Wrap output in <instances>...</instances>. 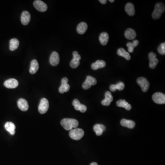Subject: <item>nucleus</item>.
<instances>
[{
    "label": "nucleus",
    "instance_id": "1",
    "mask_svg": "<svg viewBox=\"0 0 165 165\" xmlns=\"http://www.w3.org/2000/svg\"><path fill=\"white\" fill-rule=\"evenodd\" d=\"M61 124L66 130H71L79 126V122L77 120L73 118H64L61 122Z\"/></svg>",
    "mask_w": 165,
    "mask_h": 165
},
{
    "label": "nucleus",
    "instance_id": "2",
    "mask_svg": "<svg viewBox=\"0 0 165 165\" xmlns=\"http://www.w3.org/2000/svg\"><path fill=\"white\" fill-rule=\"evenodd\" d=\"M165 7L163 3L158 2L155 5V9L152 13V18L154 19H158L160 18L162 13L165 11Z\"/></svg>",
    "mask_w": 165,
    "mask_h": 165
},
{
    "label": "nucleus",
    "instance_id": "3",
    "mask_svg": "<svg viewBox=\"0 0 165 165\" xmlns=\"http://www.w3.org/2000/svg\"><path fill=\"white\" fill-rule=\"evenodd\" d=\"M85 132L82 129L75 128L70 131L69 136L72 139L75 140H80L84 136Z\"/></svg>",
    "mask_w": 165,
    "mask_h": 165
},
{
    "label": "nucleus",
    "instance_id": "4",
    "mask_svg": "<svg viewBox=\"0 0 165 165\" xmlns=\"http://www.w3.org/2000/svg\"><path fill=\"white\" fill-rule=\"evenodd\" d=\"M49 107V104L47 99L46 98H42L40 100L39 106L38 107V110L40 114H43L47 112Z\"/></svg>",
    "mask_w": 165,
    "mask_h": 165
},
{
    "label": "nucleus",
    "instance_id": "5",
    "mask_svg": "<svg viewBox=\"0 0 165 165\" xmlns=\"http://www.w3.org/2000/svg\"><path fill=\"white\" fill-rule=\"evenodd\" d=\"M97 80L95 78L91 76H87L86 80L82 85V89L86 90L90 89L92 85H95L96 84Z\"/></svg>",
    "mask_w": 165,
    "mask_h": 165
},
{
    "label": "nucleus",
    "instance_id": "6",
    "mask_svg": "<svg viewBox=\"0 0 165 165\" xmlns=\"http://www.w3.org/2000/svg\"><path fill=\"white\" fill-rule=\"evenodd\" d=\"M137 82L144 92H146L149 90L150 83L146 78L144 77L138 78L137 80Z\"/></svg>",
    "mask_w": 165,
    "mask_h": 165
},
{
    "label": "nucleus",
    "instance_id": "7",
    "mask_svg": "<svg viewBox=\"0 0 165 165\" xmlns=\"http://www.w3.org/2000/svg\"><path fill=\"white\" fill-rule=\"evenodd\" d=\"M152 98L156 104H164L165 103V95L162 93H156L152 96Z\"/></svg>",
    "mask_w": 165,
    "mask_h": 165
},
{
    "label": "nucleus",
    "instance_id": "8",
    "mask_svg": "<svg viewBox=\"0 0 165 165\" xmlns=\"http://www.w3.org/2000/svg\"><path fill=\"white\" fill-rule=\"evenodd\" d=\"M148 57L150 60V68L151 69H155L159 62V60L156 58V55L155 53L151 52L149 54Z\"/></svg>",
    "mask_w": 165,
    "mask_h": 165
},
{
    "label": "nucleus",
    "instance_id": "9",
    "mask_svg": "<svg viewBox=\"0 0 165 165\" xmlns=\"http://www.w3.org/2000/svg\"><path fill=\"white\" fill-rule=\"evenodd\" d=\"M34 6L38 11L41 12H44L47 9V6L44 2L39 0L35 1L34 2Z\"/></svg>",
    "mask_w": 165,
    "mask_h": 165
},
{
    "label": "nucleus",
    "instance_id": "10",
    "mask_svg": "<svg viewBox=\"0 0 165 165\" xmlns=\"http://www.w3.org/2000/svg\"><path fill=\"white\" fill-rule=\"evenodd\" d=\"M73 106L77 111H80L81 112L84 113L87 111V107L83 104H81L78 99H74L73 101Z\"/></svg>",
    "mask_w": 165,
    "mask_h": 165
},
{
    "label": "nucleus",
    "instance_id": "11",
    "mask_svg": "<svg viewBox=\"0 0 165 165\" xmlns=\"http://www.w3.org/2000/svg\"><path fill=\"white\" fill-rule=\"evenodd\" d=\"M4 85L8 89H14L18 86V82L16 79H10L5 81Z\"/></svg>",
    "mask_w": 165,
    "mask_h": 165
},
{
    "label": "nucleus",
    "instance_id": "12",
    "mask_svg": "<svg viewBox=\"0 0 165 165\" xmlns=\"http://www.w3.org/2000/svg\"><path fill=\"white\" fill-rule=\"evenodd\" d=\"M59 61L60 57L58 53L56 51H54L51 54L50 59V64L53 66H55L58 64Z\"/></svg>",
    "mask_w": 165,
    "mask_h": 165
},
{
    "label": "nucleus",
    "instance_id": "13",
    "mask_svg": "<svg viewBox=\"0 0 165 165\" xmlns=\"http://www.w3.org/2000/svg\"><path fill=\"white\" fill-rule=\"evenodd\" d=\"M31 19L30 13L27 11H24L22 13L21 21L23 25H27L28 24Z\"/></svg>",
    "mask_w": 165,
    "mask_h": 165
},
{
    "label": "nucleus",
    "instance_id": "14",
    "mask_svg": "<svg viewBox=\"0 0 165 165\" xmlns=\"http://www.w3.org/2000/svg\"><path fill=\"white\" fill-rule=\"evenodd\" d=\"M105 98L101 101L102 105L103 106H109L113 100L111 92L107 91L105 93Z\"/></svg>",
    "mask_w": 165,
    "mask_h": 165
},
{
    "label": "nucleus",
    "instance_id": "15",
    "mask_svg": "<svg viewBox=\"0 0 165 165\" xmlns=\"http://www.w3.org/2000/svg\"><path fill=\"white\" fill-rule=\"evenodd\" d=\"M18 106L19 109L23 112H25L28 110V102L26 100L23 98H21L18 100Z\"/></svg>",
    "mask_w": 165,
    "mask_h": 165
},
{
    "label": "nucleus",
    "instance_id": "16",
    "mask_svg": "<svg viewBox=\"0 0 165 165\" xmlns=\"http://www.w3.org/2000/svg\"><path fill=\"white\" fill-rule=\"evenodd\" d=\"M94 131L97 136H100L106 130V127L103 124H96L93 127Z\"/></svg>",
    "mask_w": 165,
    "mask_h": 165
},
{
    "label": "nucleus",
    "instance_id": "17",
    "mask_svg": "<svg viewBox=\"0 0 165 165\" xmlns=\"http://www.w3.org/2000/svg\"><path fill=\"white\" fill-rule=\"evenodd\" d=\"M125 37L128 39L133 40L136 37V33L134 29L131 28H128L125 31Z\"/></svg>",
    "mask_w": 165,
    "mask_h": 165
},
{
    "label": "nucleus",
    "instance_id": "18",
    "mask_svg": "<svg viewBox=\"0 0 165 165\" xmlns=\"http://www.w3.org/2000/svg\"><path fill=\"white\" fill-rule=\"evenodd\" d=\"M106 63L104 61L97 60L91 65V68L93 70H96L98 69H102L106 66Z\"/></svg>",
    "mask_w": 165,
    "mask_h": 165
},
{
    "label": "nucleus",
    "instance_id": "19",
    "mask_svg": "<svg viewBox=\"0 0 165 165\" xmlns=\"http://www.w3.org/2000/svg\"><path fill=\"white\" fill-rule=\"evenodd\" d=\"M126 12L130 16H133L135 14V9L133 3L128 2L126 5L125 7Z\"/></svg>",
    "mask_w": 165,
    "mask_h": 165
},
{
    "label": "nucleus",
    "instance_id": "20",
    "mask_svg": "<svg viewBox=\"0 0 165 165\" xmlns=\"http://www.w3.org/2000/svg\"><path fill=\"white\" fill-rule=\"evenodd\" d=\"M6 130L10 133V134L13 135L15 133L16 126L12 122H7L5 124Z\"/></svg>",
    "mask_w": 165,
    "mask_h": 165
},
{
    "label": "nucleus",
    "instance_id": "21",
    "mask_svg": "<svg viewBox=\"0 0 165 165\" xmlns=\"http://www.w3.org/2000/svg\"><path fill=\"white\" fill-rule=\"evenodd\" d=\"M121 124L123 127H127L129 128L132 129L135 126V123L132 120L123 119L121 121Z\"/></svg>",
    "mask_w": 165,
    "mask_h": 165
},
{
    "label": "nucleus",
    "instance_id": "22",
    "mask_svg": "<svg viewBox=\"0 0 165 165\" xmlns=\"http://www.w3.org/2000/svg\"><path fill=\"white\" fill-rule=\"evenodd\" d=\"M39 69V64L37 60L34 59L32 61L29 69V73L32 74H35L37 72Z\"/></svg>",
    "mask_w": 165,
    "mask_h": 165
},
{
    "label": "nucleus",
    "instance_id": "23",
    "mask_svg": "<svg viewBox=\"0 0 165 165\" xmlns=\"http://www.w3.org/2000/svg\"><path fill=\"white\" fill-rule=\"evenodd\" d=\"M88 25L85 22H81L78 24L77 27V31L79 34H85L87 30Z\"/></svg>",
    "mask_w": 165,
    "mask_h": 165
},
{
    "label": "nucleus",
    "instance_id": "24",
    "mask_svg": "<svg viewBox=\"0 0 165 165\" xmlns=\"http://www.w3.org/2000/svg\"><path fill=\"white\" fill-rule=\"evenodd\" d=\"M117 105L118 107L124 108L126 110H128V111L131 110V108H132L131 105L129 104L127 102L124 100H120L118 101L117 102Z\"/></svg>",
    "mask_w": 165,
    "mask_h": 165
},
{
    "label": "nucleus",
    "instance_id": "25",
    "mask_svg": "<svg viewBox=\"0 0 165 165\" xmlns=\"http://www.w3.org/2000/svg\"><path fill=\"white\" fill-rule=\"evenodd\" d=\"M117 54L119 56L125 58L128 61L131 59V56H130V54L128 53L124 49L122 48H119L117 51Z\"/></svg>",
    "mask_w": 165,
    "mask_h": 165
},
{
    "label": "nucleus",
    "instance_id": "26",
    "mask_svg": "<svg viewBox=\"0 0 165 165\" xmlns=\"http://www.w3.org/2000/svg\"><path fill=\"white\" fill-rule=\"evenodd\" d=\"M109 35L107 32H103L100 34L99 40L102 45H106L109 40Z\"/></svg>",
    "mask_w": 165,
    "mask_h": 165
},
{
    "label": "nucleus",
    "instance_id": "27",
    "mask_svg": "<svg viewBox=\"0 0 165 165\" xmlns=\"http://www.w3.org/2000/svg\"><path fill=\"white\" fill-rule=\"evenodd\" d=\"M125 87V85L122 82H119L116 85H112L110 87V89L112 91L114 92L117 90L122 91Z\"/></svg>",
    "mask_w": 165,
    "mask_h": 165
},
{
    "label": "nucleus",
    "instance_id": "28",
    "mask_svg": "<svg viewBox=\"0 0 165 165\" xmlns=\"http://www.w3.org/2000/svg\"><path fill=\"white\" fill-rule=\"evenodd\" d=\"M19 42L17 39H12L10 41V50L11 51H14L18 48Z\"/></svg>",
    "mask_w": 165,
    "mask_h": 165
},
{
    "label": "nucleus",
    "instance_id": "29",
    "mask_svg": "<svg viewBox=\"0 0 165 165\" xmlns=\"http://www.w3.org/2000/svg\"><path fill=\"white\" fill-rule=\"evenodd\" d=\"M139 41L138 40H134L133 42H128L127 46L128 48L129 53H132L134 50V48L139 45Z\"/></svg>",
    "mask_w": 165,
    "mask_h": 165
},
{
    "label": "nucleus",
    "instance_id": "30",
    "mask_svg": "<svg viewBox=\"0 0 165 165\" xmlns=\"http://www.w3.org/2000/svg\"><path fill=\"white\" fill-rule=\"evenodd\" d=\"M69 85L68 84H61V85L59 88V92L61 94H64V93L67 92L69 91Z\"/></svg>",
    "mask_w": 165,
    "mask_h": 165
},
{
    "label": "nucleus",
    "instance_id": "31",
    "mask_svg": "<svg viewBox=\"0 0 165 165\" xmlns=\"http://www.w3.org/2000/svg\"><path fill=\"white\" fill-rule=\"evenodd\" d=\"M80 61L74 58L71 61H70V66L73 69H76V68H77L80 65Z\"/></svg>",
    "mask_w": 165,
    "mask_h": 165
},
{
    "label": "nucleus",
    "instance_id": "32",
    "mask_svg": "<svg viewBox=\"0 0 165 165\" xmlns=\"http://www.w3.org/2000/svg\"><path fill=\"white\" fill-rule=\"evenodd\" d=\"M158 51L161 54H165V43H162L160 45L158 48Z\"/></svg>",
    "mask_w": 165,
    "mask_h": 165
},
{
    "label": "nucleus",
    "instance_id": "33",
    "mask_svg": "<svg viewBox=\"0 0 165 165\" xmlns=\"http://www.w3.org/2000/svg\"><path fill=\"white\" fill-rule=\"evenodd\" d=\"M73 58L80 61L81 59V56L79 54L78 52L76 51H74L73 53Z\"/></svg>",
    "mask_w": 165,
    "mask_h": 165
},
{
    "label": "nucleus",
    "instance_id": "34",
    "mask_svg": "<svg viewBox=\"0 0 165 165\" xmlns=\"http://www.w3.org/2000/svg\"><path fill=\"white\" fill-rule=\"evenodd\" d=\"M68 82H69V80H68V78L64 77L61 80V84H68Z\"/></svg>",
    "mask_w": 165,
    "mask_h": 165
},
{
    "label": "nucleus",
    "instance_id": "35",
    "mask_svg": "<svg viewBox=\"0 0 165 165\" xmlns=\"http://www.w3.org/2000/svg\"><path fill=\"white\" fill-rule=\"evenodd\" d=\"M99 1H100V2L102 4H106L107 2V0H100Z\"/></svg>",
    "mask_w": 165,
    "mask_h": 165
},
{
    "label": "nucleus",
    "instance_id": "36",
    "mask_svg": "<svg viewBox=\"0 0 165 165\" xmlns=\"http://www.w3.org/2000/svg\"><path fill=\"white\" fill-rule=\"evenodd\" d=\"M90 165H98L97 164V163H96V162H93Z\"/></svg>",
    "mask_w": 165,
    "mask_h": 165
},
{
    "label": "nucleus",
    "instance_id": "37",
    "mask_svg": "<svg viewBox=\"0 0 165 165\" xmlns=\"http://www.w3.org/2000/svg\"><path fill=\"white\" fill-rule=\"evenodd\" d=\"M109 1L111 2H114V1H114V0H109Z\"/></svg>",
    "mask_w": 165,
    "mask_h": 165
}]
</instances>
